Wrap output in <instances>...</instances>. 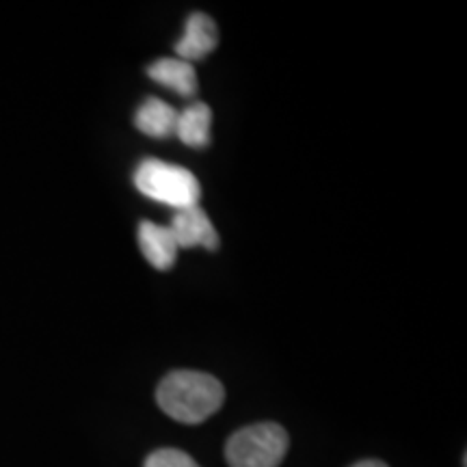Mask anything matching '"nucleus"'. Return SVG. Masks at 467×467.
I'll return each mask as SVG.
<instances>
[{
  "label": "nucleus",
  "mask_w": 467,
  "mask_h": 467,
  "mask_svg": "<svg viewBox=\"0 0 467 467\" xmlns=\"http://www.w3.org/2000/svg\"><path fill=\"white\" fill-rule=\"evenodd\" d=\"M217 42L219 33L213 17L206 14H192L186 22L184 37L175 46V52H178V58H182L186 63L200 61V58L217 48Z\"/></svg>",
  "instance_id": "obj_5"
},
{
  "label": "nucleus",
  "mask_w": 467,
  "mask_h": 467,
  "mask_svg": "<svg viewBox=\"0 0 467 467\" xmlns=\"http://www.w3.org/2000/svg\"><path fill=\"white\" fill-rule=\"evenodd\" d=\"M145 467H200L189 454L175 448H162V451L151 452L145 459Z\"/></svg>",
  "instance_id": "obj_10"
},
{
  "label": "nucleus",
  "mask_w": 467,
  "mask_h": 467,
  "mask_svg": "<svg viewBox=\"0 0 467 467\" xmlns=\"http://www.w3.org/2000/svg\"><path fill=\"white\" fill-rule=\"evenodd\" d=\"M139 244H141L143 258L150 262L156 271H169L178 258V243L169 227L156 225L151 221H143L139 225Z\"/></svg>",
  "instance_id": "obj_6"
},
{
  "label": "nucleus",
  "mask_w": 467,
  "mask_h": 467,
  "mask_svg": "<svg viewBox=\"0 0 467 467\" xmlns=\"http://www.w3.org/2000/svg\"><path fill=\"white\" fill-rule=\"evenodd\" d=\"M156 400L169 418L182 424H200L219 411L225 400L223 383L197 370H175L162 379Z\"/></svg>",
  "instance_id": "obj_1"
},
{
  "label": "nucleus",
  "mask_w": 467,
  "mask_h": 467,
  "mask_svg": "<svg viewBox=\"0 0 467 467\" xmlns=\"http://www.w3.org/2000/svg\"><path fill=\"white\" fill-rule=\"evenodd\" d=\"M148 74L151 80L159 85H165L182 98L195 96L197 91V74L191 63L182 61V58H159L154 66L148 67Z\"/></svg>",
  "instance_id": "obj_7"
},
{
  "label": "nucleus",
  "mask_w": 467,
  "mask_h": 467,
  "mask_svg": "<svg viewBox=\"0 0 467 467\" xmlns=\"http://www.w3.org/2000/svg\"><path fill=\"white\" fill-rule=\"evenodd\" d=\"M210 124H213V113H210L208 104L195 102L182 113H178L175 134L189 148H206L210 143Z\"/></svg>",
  "instance_id": "obj_9"
},
{
  "label": "nucleus",
  "mask_w": 467,
  "mask_h": 467,
  "mask_svg": "<svg viewBox=\"0 0 467 467\" xmlns=\"http://www.w3.org/2000/svg\"><path fill=\"white\" fill-rule=\"evenodd\" d=\"M134 184L150 200L167 203L178 210L200 203V180L189 169L169 165V162L148 159L134 171Z\"/></svg>",
  "instance_id": "obj_2"
},
{
  "label": "nucleus",
  "mask_w": 467,
  "mask_h": 467,
  "mask_svg": "<svg viewBox=\"0 0 467 467\" xmlns=\"http://www.w3.org/2000/svg\"><path fill=\"white\" fill-rule=\"evenodd\" d=\"M175 121H178V110L159 98L145 100L134 115V124L139 130L154 139H165L169 134H175Z\"/></svg>",
  "instance_id": "obj_8"
},
{
  "label": "nucleus",
  "mask_w": 467,
  "mask_h": 467,
  "mask_svg": "<svg viewBox=\"0 0 467 467\" xmlns=\"http://www.w3.org/2000/svg\"><path fill=\"white\" fill-rule=\"evenodd\" d=\"M169 230H171L180 249L206 247L208 251H214L219 247V234L208 214L200 208V203L178 210Z\"/></svg>",
  "instance_id": "obj_4"
},
{
  "label": "nucleus",
  "mask_w": 467,
  "mask_h": 467,
  "mask_svg": "<svg viewBox=\"0 0 467 467\" xmlns=\"http://www.w3.org/2000/svg\"><path fill=\"white\" fill-rule=\"evenodd\" d=\"M353 467H388L383 463V461H377V459H368V461H359V463H355Z\"/></svg>",
  "instance_id": "obj_11"
},
{
  "label": "nucleus",
  "mask_w": 467,
  "mask_h": 467,
  "mask_svg": "<svg viewBox=\"0 0 467 467\" xmlns=\"http://www.w3.org/2000/svg\"><path fill=\"white\" fill-rule=\"evenodd\" d=\"M288 452V433L275 422H260L236 431L225 446L230 467H279Z\"/></svg>",
  "instance_id": "obj_3"
}]
</instances>
